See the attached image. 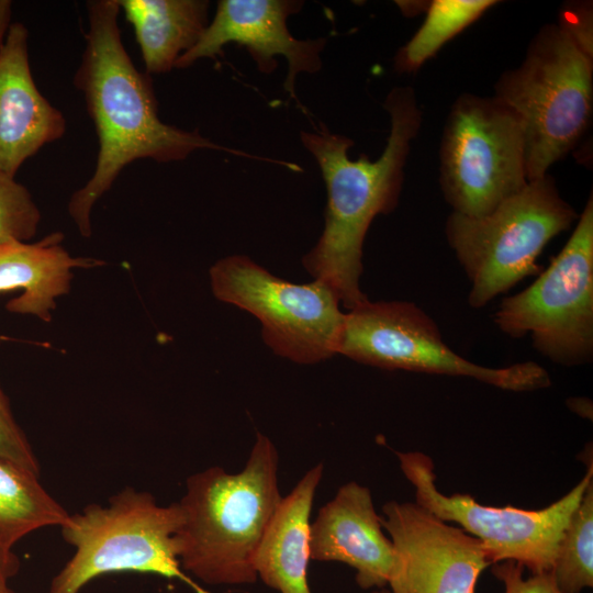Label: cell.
Listing matches in <instances>:
<instances>
[{"instance_id": "5bb4252c", "label": "cell", "mask_w": 593, "mask_h": 593, "mask_svg": "<svg viewBox=\"0 0 593 593\" xmlns=\"http://www.w3.org/2000/svg\"><path fill=\"white\" fill-rule=\"evenodd\" d=\"M382 529L370 490L347 482L320 508L310 526L311 560L348 564L356 570L355 579L361 589H384L396 555Z\"/></svg>"}, {"instance_id": "30bf717a", "label": "cell", "mask_w": 593, "mask_h": 593, "mask_svg": "<svg viewBox=\"0 0 593 593\" xmlns=\"http://www.w3.org/2000/svg\"><path fill=\"white\" fill-rule=\"evenodd\" d=\"M210 282L217 300L259 320L262 338L277 355L315 363L338 354L345 313L325 282L292 283L243 255L217 260L210 269Z\"/></svg>"}, {"instance_id": "484cf974", "label": "cell", "mask_w": 593, "mask_h": 593, "mask_svg": "<svg viewBox=\"0 0 593 593\" xmlns=\"http://www.w3.org/2000/svg\"><path fill=\"white\" fill-rule=\"evenodd\" d=\"M20 569V560L13 551L0 539V593H16L11 584V579Z\"/></svg>"}, {"instance_id": "3957f363", "label": "cell", "mask_w": 593, "mask_h": 593, "mask_svg": "<svg viewBox=\"0 0 593 593\" xmlns=\"http://www.w3.org/2000/svg\"><path fill=\"white\" fill-rule=\"evenodd\" d=\"M278 465L275 445L258 433L242 471L211 467L188 478L176 534L182 570L211 585L257 580L254 556L282 499Z\"/></svg>"}, {"instance_id": "6da1fadb", "label": "cell", "mask_w": 593, "mask_h": 593, "mask_svg": "<svg viewBox=\"0 0 593 593\" xmlns=\"http://www.w3.org/2000/svg\"><path fill=\"white\" fill-rule=\"evenodd\" d=\"M120 11L116 0L87 2L86 45L74 75V86L85 98L99 142L92 177L68 202V213L83 237L92 233L90 217L96 202L136 159L177 161L202 148L255 157L159 119L150 76L136 69L123 45Z\"/></svg>"}, {"instance_id": "ffe728a7", "label": "cell", "mask_w": 593, "mask_h": 593, "mask_svg": "<svg viewBox=\"0 0 593 593\" xmlns=\"http://www.w3.org/2000/svg\"><path fill=\"white\" fill-rule=\"evenodd\" d=\"M499 3L494 0H433L413 37L394 57L398 72L413 74L457 34Z\"/></svg>"}, {"instance_id": "83f0119b", "label": "cell", "mask_w": 593, "mask_h": 593, "mask_svg": "<svg viewBox=\"0 0 593 593\" xmlns=\"http://www.w3.org/2000/svg\"><path fill=\"white\" fill-rule=\"evenodd\" d=\"M568 406L582 417L592 418V402L585 398H572L568 400Z\"/></svg>"}, {"instance_id": "d6986e66", "label": "cell", "mask_w": 593, "mask_h": 593, "mask_svg": "<svg viewBox=\"0 0 593 593\" xmlns=\"http://www.w3.org/2000/svg\"><path fill=\"white\" fill-rule=\"evenodd\" d=\"M38 478L0 459V539L10 548L32 532L61 527L70 516Z\"/></svg>"}, {"instance_id": "7402d4cb", "label": "cell", "mask_w": 593, "mask_h": 593, "mask_svg": "<svg viewBox=\"0 0 593 593\" xmlns=\"http://www.w3.org/2000/svg\"><path fill=\"white\" fill-rule=\"evenodd\" d=\"M41 212L30 191L0 171V245L29 242L37 232Z\"/></svg>"}, {"instance_id": "5b68a950", "label": "cell", "mask_w": 593, "mask_h": 593, "mask_svg": "<svg viewBox=\"0 0 593 593\" xmlns=\"http://www.w3.org/2000/svg\"><path fill=\"white\" fill-rule=\"evenodd\" d=\"M183 521L179 503L159 505L146 491L125 488L107 505L90 504L60 527L72 557L53 578L48 593H80L99 575L153 573L176 578L209 593L182 571L176 534Z\"/></svg>"}, {"instance_id": "4316f807", "label": "cell", "mask_w": 593, "mask_h": 593, "mask_svg": "<svg viewBox=\"0 0 593 593\" xmlns=\"http://www.w3.org/2000/svg\"><path fill=\"white\" fill-rule=\"evenodd\" d=\"M11 18V2L7 0H0V49L7 38L10 27Z\"/></svg>"}, {"instance_id": "cb8c5ba5", "label": "cell", "mask_w": 593, "mask_h": 593, "mask_svg": "<svg viewBox=\"0 0 593 593\" xmlns=\"http://www.w3.org/2000/svg\"><path fill=\"white\" fill-rule=\"evenodd\" d=\"M524 567L512 560L492 564V574L503 582L505 593H562L551 572L532 574L524 578Z\"/></svg>"}, {"instance_id": "f1b7e54d", "label": "cell", "mask_w": 593, "mask_h": 593, "mask_svg": "<svg viewBox=\"0 0 593 593\" xmlns=\"http://www.w3.org/2000/svg\"><path fill=\"white\" fill-rule=\"evenodd\" d=\"M371 593H390V591L385 589H378V590L372 591Z\"/></svg>"}, {"instance_id": "8992f818", "label": "cell", "mask_w": 593, "mask_h": 593, "mask_svg": "<svg viewBox=\"0 0 593 593\" xmlns=\"http://www.w3.org/2000/svg\"><path fill=\"white\" fill-rule=\"evenodd\" d=\"M578 217L548 174L486 215L452 212L445 234L470 281L469 305L483 307L525 278L538 276L542 267L537 259L546 245Z\"/></svg>"}, {"instance_id": "2e32d148", "label": "cell", "mask_w": 593, "mask_h": 593, "mask_svg": "<svg viewBox=\"0 0 593 593\" xmlns=\"http://www.w3.org/2000/svg\"><path fill=\"white\" fill-rule=\"evenodd\" d=\"M64 235L54 232L35 243L11 242L0 245V292L21 290L9 300L10 313L52 321L56 300L70 290L72 270L101 266L98 259L72 257L63 247Z\"/></svg>"}, {"instance_id": "44dd1931", "label": "cell", "mask_w": 593, "mask_h": 593, "mask_svg": "<svg viewBox=\"0 0 593 593\" xmlns=\"http://www.w3.org/2000/svg\"><path fill=\"white\" fill-rule=\"evenodd\" d=\"M550 572L562 593L593 586V480L568 522Z\"/></svg>"}, {"instance_id": "7a4b0ae2", "label": "cell", "mask_w": 593, "mask_h": 593, "mask_svg": "<svg viewBox=\"0 0 593 593\" xmlns=\"http://www.w3.org/2000/svg\"><path fill=\"white\" fill-rule=\"evenodd\" d=\"M384 109L391 130L377 160L365 154L350 159L348 149L354 142L332 133L323 122L314 131L300 134L317 161L327 190L325 226L303 265L316 280L328 284L348 310L368 300L360 289L363 240L372 220L396 208L411 141L422 125V111L410 87L392 89Z\"/></svg>"}, {"instance_id": "ac0fdd59", "label": "cell", "mask_w": 593, "mask_h": 593, "mask_svg": "<svg viewBox=\"0 0 593 593\" xmlns=\"http://www.w3.org/2000/svg\"><path fill=\"white\" fill-rule=\"evenodd\" d=\"M133 26L146 74L170 71L209 25L205 0H116Z\"/></svg>"}, {"instance_id": "e0dca14e", "label": "cell", "mask_w": 593, "mask_h": 593, "mask_svg": "<svg viewBox=\"0 0 593 593\" xmlns=\"http://www.w3.org/2000/svg\"><path fill=\"white\" fill-rule=\"evenodd\" d=\"M323 465L311 468L281 499L254 556L257 578L280 593H311L310 515Z\"/></svg>"}, {"instance_id": "8fae6325", "label": "cell", "mask_w": 593, "mask_h": 593, "mask_svg": "<svg viewBox=\"0 0 593 593\" xmlns=\"http://www.w3.org/2000/svg\"><path fill=\"white\" fill-rule=\"evenodd\" d=\"M415 503L444 522H454L483 545L491 564L516 561L532 574L550 572L568 522L593 480V462L567 494L541 510L480 504L469 494L446 495L436 486L433 459L421 451L396 452Z\"/></svg>"}, {"instance_id": "d4e9b609", "label": "cell", "mask_w": 593, "mask_h": 593, "mask_svg": "<svg viewBox=\"0 0 593 593\" xmlns=\"http://www.w3.org/2000/svg\"><path fill=\"white\" fill-rule=\"evenodd\" d=\"M558 24L590 56H593L592 5L589 2H570L559 13Z\"/></svg>"}, {"instance_id": "4fadbf2b", "label": "cell", "mask_w": 593, "mask_h": 593, "mask_svg": "<svg viewBox=\"0 0 593 593\" xmlns=\"http://www.w3.org/2000/svg\"><path fill=\"white\" fill-rule=\"evenodd\" d=\"M303 4L299 0H221L197 44L178 58L175 67L187 68L201 58H215L224 45L237 43L247 48L264 74H271L278 64L275 57L283 56L288 61L283 86L291 98H296L298 75L321 69L320 54L326 44V38L296 40L289 32L287 19Z\"/></svg>"}, {"instance_id": "277c9868", "label": "cell", "mask_w": 593, "mask_h": 593, "mask_svg": "<svg viewBox=\"0 0 593 593\" xmlns=\"http://www.w3.org/2000/svg\"><path fill=\"white\" fill-rule=\"evenodd\" d=\"M499 101L519 119L528 181L542 178L589 127L593 104V56L557 23L541 27L521 66L495 83Z\"/></svg>"}, {"instance_id": "9a60e30c", "label": "cell", "mask_w": 593, "mask_h": 593, "mask_svg": "<svg viewBox=\"0 0 593 593\" xmlns=\"http://www.w3.org/2000/svg\"><path fill=\"white\" fill-rule=\"evenodd\" d=\"M27 36L22 23H12L0 49V171L12 177L27 158L66 132L64 114L35 85Z\"/></svg>"}, {"instance_id": "603a6c76", "label": "cell", "mask_w": 593, "mask_h": 593, "mask_svg": "<svg viewBox=\"0 0 593 593\" xmlns=\"http://www.w3.org/2000/svg\"><path fill=\"white\" fill-rule=\"evenodd\" d=\"M1 343V338H0ZM0 459L37 477L41 468L32 446L16 423L8 396L0 384Z\"/></svg>"}, {"instance_id": "ba28073f", "label": "cell", "mask_w": 593, "mask_h": 593, "mask_svg": "<svg viewBox=\"0 0 593 593\" xmlns=\"http://www.w3.org/2000/svg\"><path fill=\"white\" fill-rule=\"evenodd\" d=\"M439 182L452 212L483 216L529 181L517 115L494 97L461 94L440 142Z\"/></svg>"}, {"instance_id": "7c38bea8", "label": "cell", "mask_w": 593, "mask_h": 593, "mask_svg": "<svg viewBox=\"0 0 593 593\" xmlns=\"http://www.w3.org/2000/svg\"><path fill=\"white\" fill-rule=\"evenodd\" d=\"M382 512L396 555L390 593H475L491 564L479 539L415 502L389 501Z\"/></svg>"}, {"instance_id": "9c48e42d", "label": "cell", "mask_w": 593, "mask_h": 593, "mask_svg": "<svg viewBox=\"0 0 593 593\" xmlns=\"http://www.w3.org/2000/svg\"><path fill=\"white\" fill-rule=\"evenodd\" d=\"M338 354L385 369L465 377L513 392L548 388V371L535 361L502 368L474 363L444 342L434 320L414 303L371 302L345 313Z\"/></svg>"}, {"instance_id": "52a82bcc", "label": "cell", "mask_w": 593, "mask_h": 593, "mask_svg": "<svg viewBox=\"0 0 593 593\" xmlns=\"http://www.w3.org/2000/svg\"><path fill=\"white\" fill-rule=\"evenodd\" d=\"M512 338L564 367L593 359V199L590 195L563 248L523 291L503 298L493 315Z\"/></svg>"}]
</instances>
